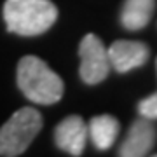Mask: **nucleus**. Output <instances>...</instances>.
<instances>
[{
	"label": "nucleus",
	"mask_w": 157,
	"mask_h": 157,
	"mask_svg": "<svg viewBox=\"0 0 157 157\" xmlns=\"http://www.w3.org/2000/svg\"><path fill=\"white\" fill-rule=\"evenodd\" d=\"M16 78L21 93L37 105H54L63 98V78L37 56L19 59Z\"/></svg>",
	"instance_id": "nucleus-1"
},
{
	"label": "nucleus",
	"mask_w": 157,
	"mask_h": 157,
	"mask_svg": "<svg viewBox=\"0 0 157 157\" xmlns=\"http://www.w3.org/2000/svg\"><path fill=\"white\" fill-rule=\"evenodd\" d=\"M7 30L19 37H37L56 23L58 9L51 0H6Z\"/></svg>",
	"instance_id": "nucleus-2"
},
{
	"label": "nucleus",
	"mask_w": 157,
	"mask_h": 157,
	"mask_svg": "<svg viewBox=\"0 0 157 157\" xmlns=\"http://www.w3.org/2000/svg\"><path fill=\"white\" fill-rule=\"evenodd\" d=\"M42 115L32 107H23L0 128V155L16 157L26 150L42 129Z\"/></svg>",
	"instance_id": "nucleus-3"
},
{
	"label": "nucleus",
	"mask_w": 157,
	"mask_h": 157,
	"mask_svg": "<svg viewBox=\"0 0 157 157\" xmlns=\"http://www.w3.org/2000/svg\"><path fill=\"white\" fill-rule=\"evenodd\" d=\"M78 56H80L78 73L86 84H100L101 80L108 77L112 65L108 58V49H105L100 37H96L94 33L86 35L78 45Z\"/></svg>",
	"instance_id": "nucleus-4"
},
{
	"label": "nucleus",
	"mask_w": 157,
	"mask_h": 157,
	"mask_svg": "<svg viewBox=\"0 0 157 157\" xmlns=\"http://www.w3.org/2000/svg\"><path fill=\"white\" fill-rule=\"evenodd\" d=\"M157 140V129L150 119H136L131 124L128 136L119 148L121 157H143L148 155Z\"/></svg>",
	"instance_id": "nucleus-5"
},
{
	"label": "nucleus",
	"mask_w": 157,
	"mask_h": 157,
	"mask_svg": "<svg viewBox=\"0 0 157 157\" xmlns=\"http://www.w3.org/2000/svg\"><path fill=\"white\" fill-rule=\"evenodd\" d=\"M87 136V124L80 115H68L54 129L56 147L70 155H80L84 152Z\"/></svg>",
	"instance_id": "nucleus-6"
},
{
	"label": "nucleus",
	"mask_w": 157,
	"mask_h": 157,
	"mask_svg": "<svg viewBox=\"0 0 157 157\" xmlns=\"http://www.w3.org/2000/svg\"><path fill=\"white\" fill-rule=\"evenodd\" d=\"M150 49L143 42L136 40H117L108 47L110 65L119 73H126L129 70L143 67L148 61Z\"/></svg>",
	"instance_id": "nucleus-7"
},
{
	"label": "nucleus",
	"mask_w": 157,
	"mask_h": 157,
	"mask_svg": "<svg viewBox=\"0 0 157 157\" xmlns=\"http://www.w3.org/2000/svg\"><path fill=\"white\" fill-rule=\"evenodd\" d=\"M155 11V0H124L121 11V25L136 32L145 28Z\"/></svg>",
	"instance_id": "nucleus-8"
},
{
	"label": "nucleus",
	"mask_w": 157,
	"mask_h": 157,
	"mask_svg": "<svg viewBox=\"0 0 157 157\" xmlns=\"http://www.w3.org/2000/svg\"><path fill=\"white\" fill-rule=\"evenodd\" d=\"M119 121L112 115H96L89 121L87 133L98 150H108L119 136Z\"/></svg>",
	"instance_id": "nucleus-9"
},
{
	"label": "nucleus",
	"mask_w": 157,
	"mask_h": 157,
	"mask_svg": "<svg viewBox=\"0 0 157 157\" xmlns=\"http://www.w3.org/2000/svg\"><path fill=\"white\" fill-rule=\"evenodd\" d=\"M138 112L141 117L150 119V121H157V93L147 96L138 103Z\"/></svg>",
	"instance_id": "nucleus-10"
},
{
	"label": "nucleus",
	"mask_w": 157,
	"mask_h": 157,
	"mask_svg": "<svg viewBox=\"0 0 157 157\" xmlns=\"http://www.w3.org/2000/svg\"><path fill=\"white\" fill-rule=\"evenodd\" d=\"M155 68H157V59H155Z\"/></svg>",
	"instance_id": "nucleus-11"
}]
</instances>
